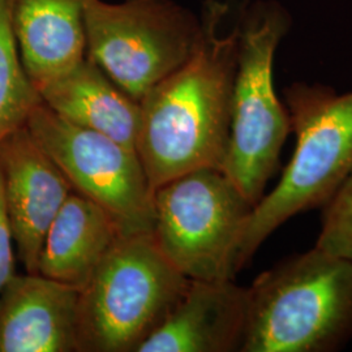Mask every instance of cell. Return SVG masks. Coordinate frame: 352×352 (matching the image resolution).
Masks as SVG:
<instances>
[{
    "instance_id": "6da1fadb",
    "label": "cell",
    "mask_w": 352,
    "mask_h": 352,
    "mask_svg": "<svg viewBox=\"0 0 352 352\" xmlns=\"http://www.w3.org/2000/svg\"><path fill=\"white\" fill-rule=\"evenodd\" d=\"M240 12L235 0H205L196 50L140 101L136 151L153 189L199 168L222 170Z\"/></svg>"
},
{
    "instance_id": "7a4b0ae2",
    "label": "cell",
    "mask_w": 352,
    "mask_h": 352,
    "mask_svg": "<svg viewBox=\"0 0 352 352\" xmlns=\"http://www.w3.org/2000/svg\"><path fill=\"white\" fill-rule=\"evenodd\" d=\"M240 352H331L352 340V263L320 248L261 273Z\"/></svg>"
},
{
    "instance_id": "3957f363",
    "label": "cell",
    "mask_w": 352,
    "mask_h": 352,
    "mask_svg": "<svg viewBox=\"0 0 352 352\" xmlns=\"http://www.w3.org/2000/svg\"><path fill=\"white\" fill-rule=\"evenodd\" d=\"M283 97L295 151L277 186L252 209L238 247V272L278 227L324 206L351 173L352 91L294 82Z\"/></svg>"
},
{
    "instance_id": "277c9868",
    "label": "cell",
    "mask_w": 352,
    "mask_h": 352,
    "mask_svg": "<svg viewBox=\"0 0 352 352\" xmlns=\"http://www.w3.org/2000/svg\"><path fill=\"white\" fill-rule=\"evenodd\" d=\"M289 26V11L276 0L241 6L238 64L222 171L253 206L266 193L291 132L287 109L274 85L276 52Z\"/></svg>"
},
{
    "instance_id": "5b68a950",
    "label": "cell",
    "mask_w": 352,
    "mask_h": 352,
    "mask_svg": "<svg viewBox=\"0 0 352 352\" xmlns=\"http://www.w3.org/2000/svg\"><path fill=\"white\" fill-rule=\"evenodd\" d=\"M151 232L120 235L82 289L78 352H139L188 286Z\"/></svg>"
},
{
    "instance_id": "8992f818",
    "label": "cell",
    "mask_w": 352,
    "mask_h": 352,
    "mask_svg": "<svg viewBox=\"0 0 352 352\" xmlns=\"http://www.w3.org/2000/svg\"><path fill=\"white\" fill-rule=\"evenodd\" d=\"M153 204L151 235L184 277L234 279L240 238L253 205L221 168L177 176L154 189Z\"/></svg>"
},
{
    "instance_id": "52a82bcc",
    "label": "cell",
    "mask_w": 352,
    "mask_h": 352,
    "mask_svg": "<svg viewBox=\"0 0 352 352\" xmlns=\"http://www.w3.org/2000/svg\"><path fill=\"white\" fill-rule=\"evenodd\" d=\"M85 30L87 55L140 102L188 60L201 20L174 0H89Z\"/></svg>"
},
{
    "instance_id": "ba28073f",
    "label": "cell",
    "mask_w": 352,
    "mask_h": 352,
    "mask_svg": "<svg viewBox=\"0 0 352 352\" xmlns=\"http://www.w3.org/2000/svg\"><path fill=\"white\" fill-rule=\"evenodd\" d=\"M26 126L74 192L102 208L122 235L151 232L154 189L138 151L64 120L43 102L30 113Z\"/></svg>"
},
{
    "instance_id": "9c48e42d",
    "label": "cell",
    "mask_w": 352,
    "mask_h": 352,
    "mask_svg": "<svg viewBox=\"0 0 352 352\" xmlns=\"http://www.w3.org/2000/svg\"><path fill=\"white\" fill-rule=\"evenodd\" d=\"M0 177L19 257L37 273L46 232L74 189L26 124L0 141Z\"/></svg>"
},
{
    "instance_id": "30bf717a",
    "label": "cell",
    "mask_w": 352,
    "mask_h": 352,
    "mask_svg": "<svg viewBox=\"0 0 352 352\" xmlns=\"http://www.w3.org/2000/svg\"><path fill=\"white\" fill-rule=\"evenodd\" d=\"M247 308V287L234 279H190L174 309L139 352H240Z\"/></svg>"
},
{
    "instance_id": "8fae6325",
    "label": "cell",
    "mask_w": 352,
    "mask_h": 352,
    "mask_svg": "<svg viewBox=\"0 0 352 352\" xmlns=\"http://www.w3.org/2000/svg\"><path fill=\"white\" fill-rule=\"evenodd\" d=\"M78 298L74 286L14 274L0 292V352H78Z\"/></svg>"
},
{
    "instance_id": "7c38bea8",
    "label": "cell",
    "mask_w": 352,
    "mask_h": 352,
    "mask_svg": "<svg viewBox=\"0 0 352 352\" xmlns=\"http://www.w3.org/2000/svg\"><path fill=\"white\" fill-rule=\"evenodd\" d=\"M38 94L64 120L136 151L140 102L119 88L88 55L42 85Z\"/></svg>"
},
{
    "instance_id": "4fadbf2b",
    "label": "cell",
    "mask_w": 352,
    "mask_h": 352,
    "mask_svg": "<svg viewBox=\"0 0 352 352\" xmlns=\"http://www.w3.org/2000/svg\"><path fill=\"white\" fill-rule=\"evenodd\" d=\"M88 1L13 0V29L20 56L37 91L87 56Z\"/></svg>"
},
{
    "instance_id": "5bb4252c",
    "label": "cell",
    "mask_w": 352,
    "mask_h": 352,
    "mask_svg": "<svg viewBox=\"0 0 352 352\" xmlns=\"http://www.w3.org/2000/svg\"><path fill=\"white\" fill-rule=\"evenodd\" d=\"M120 235L109 214L72 192L46 232L37 273L82 289Z\"/></svg>"
},
{
    "instance_id": "9a60e30c",
    "label": "cell",
    "mask_w": 352,
    "mask_h": 352,
    "mask_svg": "<svg viewBox=\"0 0 352 352\" xmlns=\"http://www.w3.org/2000/svg\"><path fill=\"white\" fill-rule=\"evenodd\" d=\"M13 0H0V141L25 126L42 100L26 75L13 29Z\"/></svg>"
},
{
    "instance_id": "2e32d148",
    "label": "cell",
    "mask_w": 352,
    "mask_h": 352,
    "mask_svg": "<svg viewBox=\"0 0 352 352\" xmlns=\"http://www.w3.org/2000/svg\"><path fill=\"white\" fill-rule=\"evenodd\" d=\"M316 247L352 263V170L324 205Z\"/></svg>"
},
{
    "instance_id": "e0dca14e",
    "label": "cell",
    "mask_w": 352,
    "mask_h": 352,
    "mask_svg": "<svg viewBox=\"0 0 352 352\" xmlns=\"http://www.w3.org/2000/svg\"><path fill=\"white\" fill-rule=\"evenodd\" d=\"M12 227L6 206L0 177V292L14 276Z\"/></svg>"
}]
</instances>
